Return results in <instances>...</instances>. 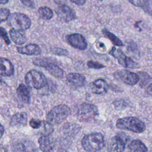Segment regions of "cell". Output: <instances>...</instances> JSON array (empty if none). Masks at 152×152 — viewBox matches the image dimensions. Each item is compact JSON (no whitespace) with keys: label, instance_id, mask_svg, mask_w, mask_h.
<instances>
[{"label":"cell","instance_id":"obj_1","mask_svg":"<svg viewBox=\"0 0 152 152\" xmlns=\"http://www.w3.org/2000/svg\"><path fill=\"white\" fill-rule=\"evenodd\" d=\"M81 144L83 148L88 152H96L101 150L104 145L103 135L100 132H93L85 135Z\"/></svg>","mask_w":152,"mask_h":152},{"label":"cell","instance_id":"obj_2","mask_svg":"<svg viewBox=\"0 0 152 152\" xmlns=\"http://www.w3.org/2000/svg\"><path fill=\"white\" fill-rule=\"evenodd\" d=\"M116 127L120 129L131 131L135 133H141L145 129V125L136 117L127 116L119 118L116 121Z\"/></svg>","mask_w":152,"mask_h":152},{"label":"cell","instance_id":"obj_3","mask_svg":"<svg viewBox=\"0 0 152 152\" xmlns=\"http://www.w3.org/2000/svg\"><path fill=\"white\" fill-rule=\"evenodd\" d=\"M71 113L69 107L65 104H59L53 107L47 114V122L50 124H56L65 120Z\"/></svg>","mask_w":152,"mask_h":152},{"label":"cell","instance_id":"obj_4","mask_svg":"<svg viewBox=\"0 0 152 152\" xmlns=\"http://www.w3.org/2000/svg\"><path fill=\"white\" fill-rule=\"evenodd\" d=\"M8 22L12 28L20 30H26L28 29L31 24L30 18L23 13L14 12L9 15Z\"/></svg>","mask_w":152,"mask_h":152},{"label":"cell","instance_id":"obj_5","mask_svg":"<svg viewBox=\"0 0 152 152\" xmlns=\"http://www.w3.org/2000/svg\"><path fill=\"white\" fill-rule=\"evenodd\" d=\"M25 81L28 87L36 89L41 88L47 84V80L45 75L36 69H31L26 74Z\"/></svg>","mask_w":152,"mask_h":152},{"label":"cell","instance_id":"obj_6","mask_svg":"<svg viewBox=\"0 0 152 152\" xmlns=\"http://www.w3.org/2000/svg\"><path fill=\"white\" fill-rule=\"evenodd\" d=\"M98 115L97 107L87 103H83L80 105L77 110V116L82 122L91 121Z\"/></svg>","mask_w":152,"mask_h":152},{"label":"cell","instance_id":"obj_7","mask_svg":"<svg viewBox=\"0 0 152 152\" xmlns=\"http://www.w3.org/2000/svg\"><path fill=\"white\" fill-rule=\"evenodd\" d=\"M33 63L37 66L46 68L52 75L58 78L64 77L63 70L52 61L48 58H34L33 59Z\"/></svg>","mask_w":152,"mask_h":152},{"label":"cell","instance_id":"obj_8","mask_svg":"<svg viewBox=\"0 0 152 152\" xmlns=\"http://www.w3.org/2000/svg\"><path fill=\"white\" fill-rule=\"evenodd\" d=\"M109 54L116 58L119 64L125 68H137L139 65L137 63L132 61L130 58L127 57L124 52L119 49L113 47L109 52Z\"/></svg>","mask_w":152,"mask_h":152},{"label":"cell","instance_id":"obj_9","mask_svg":"<svg viewBox=\"0 0 152 152\" xmlns=\"http://www.w3.org/2000/svg\"><path fill=\"white\" fill-rule=\"evenodd\" d=\"M113 76L116 80L130 86H134L139 81V77L137 74L126 69L116 71L114 72Z\"/></svg>","mask_w":152,"mask_h":152},{"label":"cell","instance_id":"obj_10","mask_svg":"<svg viewBox=\"0 0 152 152\" xmlns=\"http://www.w3.org/2000/svg\"><path fill=\"white\" fill-rule=\"evenodd\" d=\"M66 40L73 48L84 50L87 48V42L84 37L79 33H72L66 37Z\"/></svg>","mask_w":152,"mask_h":152},{"label":"cell","instance_id":"obj_11","mask_svg":"<svg viewBox=\"0 0 152 152\" xmlns=\"http://www.w3.org/2000/svg\"><path fill=\"white\" fill-rule=\"evenodd\" d=\"M55 12L59 18L65 23L70 22L77 18L75 11L66 5L58 7Z\"/></svg>","mask_w":152,"mask_h":152},{"label":"cell","instance_id":"obj_12","mask_svg":"<svg viewBox=\"0 0 152 152\" xmlns=\"http://www.w3.org/2000/svg\"><path fill=\"white\" fill-rule=\"evenodd\" d=\"M109 86L107 83L103 79H97L89 85V89L93 93L100 94L107 91Z\"/></svg>","mask_w":152,"mask_h":152},{"label":"cell","instance_id":"obj_13","mask_svg":"<svg viewBox=\"0 0 152 152\" xmlns=\"http://www.w3.org/2000/svg\"><path fill=\"white\" fill-rule=\"evenodd\" d=\"M125 148V142L120 136L113 137L109 142V152H124Z\"/></svg>","mask_w":152,"mask_h":152},{"label":"cell","instance_id":"obj_14","mask_svg":"<svg viewBox=\"0 0 152 152\" xmlns=\"http://www.w3.org/2000/svg\"><path fill=\"white\" fill-rule=\"evenodd\" d=\"M14 73V66L11 62L5 58L0 57V75L11 76Z\"/></svg>","mask_w":152,"mask_h":152},{"label":"cell","instance_id":"obj_15","mask_svg":"<svg viewBox=\"0 0 152 152\" xmlns=\"http://www.w3.org/2000/svg\"><path fill=\"white\" fill-rule=\"evenodd\" d=\"M9 34L12 41L17 45H23L27 40L26 34L23 30L11 28L9 31Z\"/></svg>","mask_w":152,"mask_h":152},{"label":"cell","instance_id":"obj_16","mask_svg":"<svg viewBox=\"0 0 152 152\" xmlns=\"http://www.w3.org/2000/svg\"><path fill=\"white\" fill-rule=\"evenodd\" d=\"M18 53L27 55H38L42 52L41 49L36 44L30 43L23 47H17Z\"/></svg>","mask_w":152,"mask_h":152},{"label":"cell","instance_id":"obj_17","mask_svg":"<svg viewBox=\"0 0 152 152\" xmlns=\"http://www.w3.org/2000/svg\"><path fill=\"white\" fill-rule=\"evenodd\" d=\"M40 149L43 152H53L54 143L51 138L48 136L43 135L38 140Z\"/></svg>","mask_w":152,"mask_h":152},{"label":"cell","instance_id":"obj_18","mask_svg":"<svg viewBox=\"0 0 152 152\" xmlns=\"http://www.w3.org/2000/svg\"><path fill=\"white\" fill-rule=\"evenodd\" d=\"M66 78L70 84L75 87H83L86 83L85 77L79 73H69Z\"/></svg>","mask_w":152,"mask_h":152},{"label":"cell","instance_id":"obj_19","mask_svg":"<svg viewBox=\"0 0 152 152\" xmlns=\"http://www.w3.org/2000/svg\"><path fill=\"white\" fill-rule=\"evenodd\" d=\"M137 75L139 77L140 86L142 88L148 90L150 93L151 89V78L150 76L147 73L142 71L138 72Z\"/></svg>","mask_w":152,"mask_h":152},{"label":"cell","instance_id":"obj_20","mask_svg":"<svg viewBox=\"0 0 152 152\" xmlns=\"http://www.w3.org/2000/svg\"><path fill=\"white\" fill-rule=\"evenodd\" d=\"M128 152H147V147L140 140L131 141L128 145Z\"/></svg>","mask_w":152,"mask_h":152},{"label":"cell","instance_id":"obj_21","mask_svg":"<svg viewBox=\"0 0 152 152\" xmlns=\"http://www.w3.org/2000/svg\"><path fill=\"white\" fill-rule=\"evenodd\" d=\"M17 93L20 99L24 103H29L30 100V93L28 88L23 84L19 85L17 89Z\"/></svg>","mask_w":152,"mask_h":152},{"label":"cell","instance_id":"obj_22","mask_svg":"<svg viewBox=\"0 0 152 152\" xmlns=\"http://www.w3.org/2000/svg\"><path fill=\"white\" fill-rule=\"evenodd\" d=\"M27 114L25 112H19L12 116L10 124L11 125H25L27 124Z\"/></svg>","mask_w":152,"mask_h":152},{"label":"cell","instance_id":"obj_23","mask_svg":"<svg viewBox=\"0 0 152 152\" xmlns=\"http://www.w3.org/2000/svg\"><path fill=\"white\" fill-rule=\"evenodd\" d=\"M134 6L141 8L149 14H151V0H128Z\"/></svg>","mask_w":152,"mask_h":152},{"label":"cell","instance_id":"obj_24","mask_svg":"<svg viewBox=\"0 0 152 152\" xmlns=\"http://www.w3.org/2000/svg\"><path fill=\"white\" fill-rule=\"evenodd\" d=\"M39 17L45 20L51 19L53 16V11L48 7H40L37 10Z\"/></svg>","mask_w":152,"mask_h":152},{"label":"cell","instance_id":"obj_25","mask_svg":"<svg viewBox=\"0 0 152 152\" xmlns=\"http://www.w3.org/2000/svg\"><path fill=\"white\" fill-rule=\"evenodd\" d=\"M102 31L103 34L106 37H107L112 42V43L114 45L117 46H124V44H123L122 42L118 37H117L114 34H113L112 33L109 31L106 28H103Z\"/></svg>","mask_w":152,"mask_h":152},{"label":"cell","instance_id":"obj_26","mask_svg":"<svg viewBox=\"0 0 152 152\" xmlns=\"http://www.w3.org/2000/svg\"><path fill=\"white\" fill-rule=\"evenodd\" d=\"M41 128V134L45 136H48L49 134L53 132V127L52 124L48 122L47 121L42 122V125L40 127Z\"/></svg>","mask_w":152,"mask_h":152},{"label":"cell","instance_id":"obj_27","mask_svg":"<svg viewBox=\"0 0 152 152\" xmlns=\"http://www.w3.org/2000/svg\"><path fill=\"white\" fill-rule=\"evenodd\" d=\"M50 52L55 55L59 56H67L69 55V53L66 50L59 48H50Z\"/></svg>","mask_w":152,"mask_h":152},{"label":"cell","instance_id":"obj_28","mask_svg":"<svg viewBox=\"0 0 152 152\" xmlns=\"http://www.w3.org/2000/svg\"><path fill=\"white\" fill-rule=\"evenodd\" d=\"M10 14V10L7 8H0V23L7 20Z\"/></svg>","mask_w":152,"mask_h":152},{"label":"cell","instance_id":"obj_29","mask_svg":"<svg viewBox=\"0 0 152 152\" xmlns=\"http://www.w3.org/2000/svg\"><path fill=\"white\" fill-rule=\"evenodd\" d=\"M87 66L90 68H93V69H101L103 68H104V65H102L100 63H99L97 62H94L93 61H88L87 62Z\"/></svg>","mask_w":152,"mask_h":152},{"label":"cell","instance_id":"obj_30","mask_svg":"<svg viewBox=\"0 0 152 152\" xmlns=\"http://www.w3.org/2000/svg\"><path fill=\"white\" fill-rule=\"evenodd\" d=\"M0 37L5 41L7 45L10 44V40L8 38L6 30L3 27H0Z\"/></svg>","mask_w":152,"mask_h":152},{"label":"cell","instance_id":"obj_31","mask_svg":"<svg viewBox=\"0 0 152 152\" xmlns=\"http://www.w3.org/2000/svg\"><path fill=\"white\" fill-rule=\"evenodd\" d=\"M30 125L34 129H37L40 127L42 122L37 119H31L29 122Z\"/></svg>","mask_w":152,"mask_h":152},{"label":"cell","instance_id":"obj_32","mask_svg":"<svg viewBox=\"0 0 152 152\" xmlns=\"http://www.w3.org/2000/svg\"><path fill=\"white\" fill-rule=\"evenodd\" d=\"M21 2L27 7L33 8L34 7V2L33 0H20Z\"/></svg>","mask_w":152,"mask_h":152},{"label":"cell","instance_id":"obj_33","mask_svg":"<svg viewBox=\"0 0 152 152\" xmlns=\"http://www.w3.org/2000/svg\"><path fill=\"white\" fill-rule=\"evenodd\" d=\"M69 1L78 6L84 5L86 2V0H69Z\"/></svg>","mask_w":152,"mask_h":152},{"label":"cell","instance_id":"obj_34","mask_svg":"<svg viewBox=\"0 0 152 152\" xmlns=\"http://www.w3.org/2000/svg\"><path fill=\"white\" fill-rule=\"evenodd\" d=\"M4 132V126L0 124V138L2 137Z\"/></svg>","mask_w":152,"mask_h":152},{"label":"cell","instance_id":"obj_35","mask_svg":"<svg viewBox=\"0 0 152 152\" xmlns=\"http://www.w3.org/2000/svg\"><path fill=\"white\" fill-rule=\"evenodd\" d=\"M0 152H7L6 149L1 144H0Z\"/></svg>","mask_w":152,"mask_h":152},{"label":"cell","instance_id":"obj_36","mask_svg":"<svg viewBox=\"0 0 152 152\" xmlns=\"http://www.w3.org/2000/svg\"><path fill=\"white\" fill-rule=\"evenodd\" d=\"M9 0H0V4H5L8 2Z\"/></svg>","mask_w":152,"mask_h":152},{"label":"cell","instance_id":"obj_37","mask_svg":"<svg viewBox=\"0 0 152 152\" xmlns=\"http://www.w3.org/2000/svg\"><path fill=\"white\" fill-rule=\"evenodd\" d=\"M3 83H4V82H3L2 80V79L0 78V85H2V84H3Z\"/></svg>","mask_w":152,"mask_h":152},{"label":"cell","instance_id":"obj_38","mask_svg":"<svg viewBox=\"0 0 152 152\" xmlns=\"http://www.w3.org/2000/svg\"><path fill=\"white\" fill-rule=\"evenodd\" d=\"M2 46V43H1V42H0V48Z\"/></svg>","mask_w":152,"mask_h":152},{"label":"cell","instance_id":"obj_39","mask_svg":"<svg viewBox=\"0 0 152 152\" xmlns=\"http://www.w3.org/2000/svg\"><path fill=\"white\" fill-rule=\"evenodd\" d=\"M100 1H106V0H100Z\"/></svg>","mask_w":152,"mask_h":152}]
</instances>
